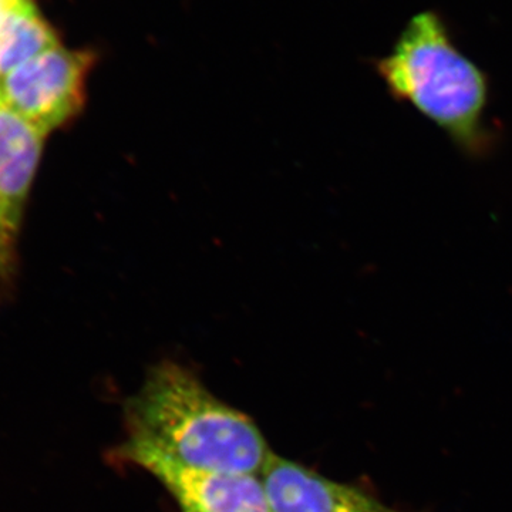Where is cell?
<instances>
[{
	"label": "cell",
	"mask_w": 512,
	"mask_h": 512,
	"mask_svg": "<svg viewBox=\"0 0 512 512\" xmlns=\"http://www.w3.org/2000/svg\"><path fill=\"white\" fill-rule=\"evenodd\" d=\"M128 439L178 463L261 476L272 451L254 420L222 402L190 369L164 360L124 404Z\"/></svg>",
	"instance_id": "cell-1"
},
{
	"label": "cell",
	"mask_w": 512,
	"mask_h": 512,
	"mask_svg": "<svg viewBox=\"0 0 512 512\" xmlns=\"http://www.w3.org/2000/svg\"><path fill=\"white\" fill-rule=\"evenodd\" d=\"M376 70L397 100L412 104L458 146L471 153L485 147L487 76L458 50L439 13L414 15Z\"/></svg>",
	"instance_id": "cell-2"
},
{
	"label": "cell",
	"mask_w": 512,
	"mask_h": 512,
	"mask_svg": "<svg viewBox=\"0 0 512 512\" xmlns=\"http://www.w3.org/2000/svg\"><path fill=\"white\" fill-rule=\"evenodd\" d=\"M97 55L62 43L0 79V100L47 137L79 119Z\"/></svg>",
	"instance_id": "cell-3"
},
{
	"label": "cell",
	"mask_w": 512,
	"mask_h": 512,
	"mask_svg": "<svg viewBox=\"0 0 512 512\" xmlns=\"http://www.w3.org/2000/svg\"><path fill=\"white\" fill-rule=\"evenodd\" d=\"M114 456L156 478L181 512H272L261 476L188 467L130 440Z\"/></svg>",
	"instance_id": "cell-4"
},
{
	"label": "cell",
	"mask_w": 512,
	"mask_h": 512,
	"mask_svg": "<svg viewBox=\"0 0 512 512\" xmlns=\"http://www.w3.org/2000/svg\"><path fill=\"white\" fill-rule=\"evenodd\" d=\"M272 512H400L353 485L272 453L261 473Z\"/></svg>",
	"instance_id": "cell-5"
},
{
	"label": "cell",
	"mask_w": 512,
	"mask_h": 512,
	"mask_svg": "<svg viewBox=\"0 0 512 512\" xmlns=\"http://www.w3.org/2000/svg\"><path fill=\"white\" fill-rule=\"evenodd\" d=\"M46 138L0 100V224L16 239Z\"/></svg>",
	"instance_id": "cell-6"
},
{
	"label": "cell",
	"mask_w": 512,
	"mask_h": 512,
	"mask_svg": "<svg viewBox=\"0 0 512 512\" xmlns=\"http://www.w3.org/2000/svg\"><path fill=\"white\" fill-rule=\"evenodd\" d=\"M57 45L59 35L35 3L22 0L0 25V79Z\"/></svg>",
	"instance_id": "cell-7"
},
{
	"label": "cell",
	"mask_w": 512,
	"mask_h": 512,
	"mask_svg": "<svg viewBox=\"0 0 512 512\" xmlns=\"http://www.w3.org/2000/svg\"><path fill=\"white\" fill-rule=\"evenodd\" d=\"M16 239L0 224V285L8 286L15 274Z\"/></svg>",
	"instance_id": "cell-8"
},
{
	"label": "cell",
	"mask_w": 512,
	"mask_h": 512,
	"mask_svg": "<svg viewBox=\"0 0 512 512\" xmlns=\"http://www.w3.org/2000/svg\"><path fill=\"white\" fill-rule=\"evenodd\" d=\"M22 0H0V25L9 15L10 10L15 9Z\"/></svg>",
	"instance_id": "cell-9"
}]
</instances>
